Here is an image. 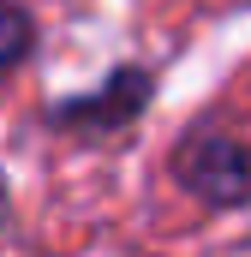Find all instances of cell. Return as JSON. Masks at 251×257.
<instances>
[{
  "label": "cell",
  "instance_id": "obj_4",
  "mask_svg": "<svg viewBox=\"0 0 251 257\" xmlns=\"http://www.w3.org/2000/svg\"><path fill=\"white\" fill-rule=\"evenodd\" d=\"M0 209H6V186H0Z\"/></svg>",
  "mask_w": 251,
  "mask_h": 257
},
{
  "label": "cell",
  "instance_id": "obj_3",
  "mask_svg": "<svg viewBox=\"0 0 251 257\" xmlns=\"http://www.w3.org/2000/svg\"><path fill=\"white\" fill-rule=\"evenodd\" d=\"M30 48H36V24H30V12L12 6V0H0V78L30 60Z\"/></svg>",
  "mask_w": 251,
  "mask_h": 257
},
{
  "label": "cell",
  "instance_id": "obj_2",
  "mask_svg": "<svg viewBox=\"0 0 251 257\" xmlns=\"http://www.w3.org/2000/svg\"><path fill=\"white\" fill-rule=\"evenodd\" d=\"M144 102H150V72H144V66H120L102 90L48 108V120H54V126H126V120H138Z\"/></svg>",
  "mask_w": 251,
  "mask_h": 257
},
{
  "label": "cell",
  "instance_id": "obj_1",
  "mask_svg": "<svg viewBox=\"0 0 251 257\" xmlns=\"http://www.w3.org/2000/svg\"><path fill=\"white\" fill-rule=\"evenodd\" d=\"M174 180L209 209H233L251 197V150L221 132H197L174 150Z\"/></svg>",
  "mask_w": 251,
  "mask_h": 257
}]
</instances>
